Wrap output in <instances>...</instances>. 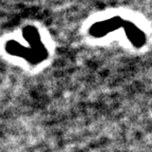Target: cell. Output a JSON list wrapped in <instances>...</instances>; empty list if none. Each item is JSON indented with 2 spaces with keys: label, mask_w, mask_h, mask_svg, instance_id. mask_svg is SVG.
Returning a JSON list of instances; mask_svg holds the SVG:
<instances>
[{
  "label": "cell",
  "mask_w": 152,
  "mask_h": 152,
  "mask_svg": "<svg viewBox=\"0 0 152 152\" xmlns=\"http://www.w3.org/2000/svg\"><path fill=\"white\" fill-rule=\"evenodd\" d=\"M5 48L7 53L15 56L23 57L32 64H37L43 61L48 56V51L41 41L31 45V48H26L17 41L11 40L7 41Z\"/></svg>",
  "instance_id": "6da1fadb"
}]
</instances>
